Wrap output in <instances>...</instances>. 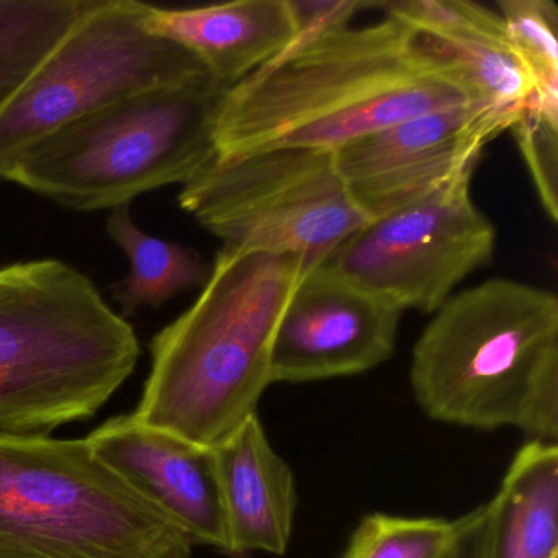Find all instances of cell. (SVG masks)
I'll return each instance as SVG.
<instances>
[{"label":"cell","mask_w":558,"mask_h":558,"mask_svg":"<svg viewBox=\"0 0 558 558\" xmlns=\"http://www.w3.org/2000/svg\"><path fill=\"white\" fill-rule=\"evenodd\" d=\"M465 102L453 77L424 53L416 34L385 14L368 27L299 38L228 90L215 123V155L336 151L404 120Z\"/></svg>","instance_id":"obj_1"},{"label":"cell","mask_w":558,"mask_h":558,"mask_svg":"<svg viewBox=\"0 0 558 558\" xmlns=\"http://www.w3.org/2000/svg\"><path fill=\"white\" fill-rule=\"evenodd\" d=\"M310 269L295 256L221 247L197 300L153 338L133 417L202 449L225 442L272 385L277 325Z\"/></svg>","instance_id":"obj_2"},{"label":"cell","mask_w":558,"mask_h":558,"mask_svg":"<svg viewBox=\"0 0 558 558\" xmlns=\"http://www.w3.org/2000/svg\"><path fill=\"white\" fill-rule=\"evenodd\" d=\"M410 384L437 423L557 442V295L502 277L453 293L414 344Z\"/></svg>","instance_id":"obj_3"},{"label":"cell","mask_w":558,"mask_h":558,"mask_svg":"<svg viewBox=\"0 0 558 558\" xmlns=\"http://www.w3.org/2000/svg\"><path fill=\"white\" fill-rule=\"evenodd\" d=\"M138 359L135 329L70 264L0 267V436L89 420Z\"/></svg>","instance_id":"obj_4"},{"label":"cell","mask_w":558,"mask_h":558,"mask_svg":"<svg viewBox=\"0 0 558 558\" xmlns=\"http://www.w3.org/2000/svg\"><path fill=\"white\" fill-rule=\"evenodd\" d=\"M227 93L202 74L117 100L35 143L8 181L76 211L116 210L185 185L215 158Z\"/></svg>","instance_id":"obj_5"},{"label":"cell","mask_w":558,"mask_h":558,"mask_svg":"<svg viewBox=\"0 0 558 558\" xmlns=\"http://www.w3.org/2000/svg\"><path fill=\"white\" fill-rule=\"evenodd\" d=\"M192 548L86 439L0 436V558H192Z\"/></svg>","instance_id":"obj_6"},{"label":"cell","mask_w":558,"mask_h":558,"mask_svg":"<svg viewBox=\"0 0 558 558\" xmlns=\"http://www.w3.org/2000/svg\"><path fill=\"white\" fill-rule=\"evenodd\" d=\"M182 210L223 246L322 266L368 221L336 169L335 153L274 149L215 158L179 194Z\"/></svg>","instance_id":"obj_7"},{"label":"cell","mask_w":558,"mask_h":558,"mask_svg":"<svg viewBox=\"0 0 558 558\" xmlns=\"http://www.w3.org/2000/svg\"><path fill=\"white\" fill-rule=\"evenodd\" d=\"M148 5L97 0L0 109V181L35 143L117 100L208 74L146 28Z\"/></svg>","instance_id":"obj_8"},{"label":"cell","mask_w":558,"mask_h":558,"mask_svg":"<svg viewBox=\"0 0 558 558\" xmlns=\"http://www.w3.org/2000/svg\"><path fill=\"white\" fill-rule=\"evenodd\" d=\"M469 178L368 221L322 264L401 312L433 315L495 254V225Z\"/></svg>","instance_id":"obj_9"},{"label":"cell","mask_w":558,"mask_h":558,"mask_svg":"<svg viewBox=\"0 0 558 558\" xmlns=\"http://www.w3.org/2000/svg\"><path fill=\"white\" fill-rule=\"evenodd\" d=\"M515 120L489 107L434 110L336 149L335 162L371 220L473 175L483 149Z\"/></svg>","instance_id":"obj_10"},{"label":"cell","mask_w":558,"mask_h":558,"mask_svg":"<svg viewBox=\"0 0 558 558\" xmlns=\"http://www.w3.org/2000/svg\"><path fill=\"white\" fill-rule=\"evenodd\" d=\"M401 316L387 300L326 267H313L277 325L270 384L351 377L378 367L393 355Z\"/></svg>","instance_id":"obj_11"},{"label":"cell","mask_w":558,"mask_h":558,"mask_svg":"<svg viewBox=\"0 0 558 558\" xmlns=\"http://www.w3.org/2000/svg\"><path fill=\"white\" fill-rule=\"evenodd\" d=\"M126 485L165 512L194 544L227 554V531L214 452L123 414L86 437Z\"/></svg>","instance_id":"obj_12"},{"label":"cell","mask_w":558,"mask_h":558,"mask_svg":"<svg viewBox=\"0 0 558 558\" xmlns=\"http://www.w3.org/2000/svg\"><path fill=\"white\" fill-rule=\"evenodd\" d=\"M377 5L416 34L424 53L453 77L470 104L498 110L518 122L534 97V87L498 12L470 0Z\"/></svg>","instance_id":"obj_13"},{"label":"cell","mask_w":558,"mask_h":558,"mask_svg":"<svg viewBox=\"0 0 558 558\" xmlns=\"http://www.w3.org/2000/svg\"><path fill=\"white\" fill-rule=\"evenodd\" d=\"M214 452L227 531V555H286L299 493L295 475L267 437L259 414L244 421Z\"/></svg>","instance_id":"obj_14"},{"label":"cell","mask_w":558,"mask_h":558,"mask_svg":"<svg viewBox=\"0 0 558 558\" xmlns=\"http://www.w3.org/2000/svg\"><path fill=\"white\" fill-rule=\"evenodd\" d=\"M146 28L194 54L227 90L272 63L296 40L290 0H238L195 9L148 5Z\"/></svg>","instance_id":"obj_15"},{"label":"cell","mask_w":558,"mask_h":558,"mask_svg":"<svg viewBox=\"0 0 558 558\" xmlns=\"http://www.w3.org/2000/svg\"><path fill=\"white\" fill-rule=\"evenodd\" d=\"M488 506L485 558H558V446L515 452Z\"/></svg>","instance_id":"obj_16"},{"label":"cell","mask_w":558,"mask_h":558,"mask_svg":"<svg viewBox=\"0 0 558 558\" xmlns=\"http://www.w3.org/2000/svg\"><path fill=\"white\" fill-rule=\"evenodd\" d=\"M107 233L130 260L129 276L113 289L122 316L159 308L179 293L202 289L210 277L211 264L194 251L140 230L130 205L110 211Z\"/></svg>","instance_id":"obj_17"},{"label":"cell","mask_w":558,"mask_h":558,"mask_svg":"<svg viewBox=\"0 0 558 558\" xmlns=\"http://www.w3.org/2000/svg\"><path fill=\"white\" fill-rule=\"evenodd\" d=\"M97 0H0V109Z\"/></svg>","instance_id":"obj_18"},{"label":"cell","mask_w":558,"mask_h":558,"mask_svg":"<svg viewBox=\"0 0 558 558\" xmlns=\"http://www.w3.org/2000/svg\"><path fill=\"white\" fill-rule=\"evenodd\" d=\"M498 14L534 97L524 112L558 129V9L551 0H501Z\"/></svg>","instance_id":"obj_19"},{"label":"cell","mask_w":558,"mask_h":558,"mask_svg":"<svg viewBox=\"0 0 558 558\" xmlns=\"http://www.w3.org/2000/svg\"><path fill=\"white\" fill-rule=\"evenodd\" d=\"M462 524L463 514L446 519L371 512L352 532L341 558H437Z\"/></svg>","instance_id":"obj_20"},{"label":"cell","mask_w":558,"mask_h":558,"mask_svg":"<svg viewBox=\"0 0 558 558\" xmlns=\"http://www.w3.org/2000/svg\"><path fill=\"white\" fill-rule=\"evenodd\" d=\"M511 132L531 171L545 211L551 221H557V126L548 125L532 113L522 112Z\"/></svg>","instance_id":"obj_21"},{"label":"cell","mask_w":558,"mask_h":558,"mask_svg":"<svg viewBox=\"0 0 558 558\" xmlns=\"http://www.w3.org/2000/svg\"><path fill=\"white\" fill-rule=\"evenodd\" d=\"M488 506L480 505L463 514V524L449 547L437 558H485Z\"/></svg>","instance_id":"obj_22"},{"label":"cell","mask_w":558,"mask_h":558,"mask_svg":"<svg viewBox=\"0 0 558 558\" xmlns=\"http://www.w3.org/2000/svg\"><path fill=\"white\" fill-rule=\"evenodd\" d=\"M231 558H253V557H251V555H236V557H231Z\"/></svg>","instance_id":"obj_23"}]
</instances>
